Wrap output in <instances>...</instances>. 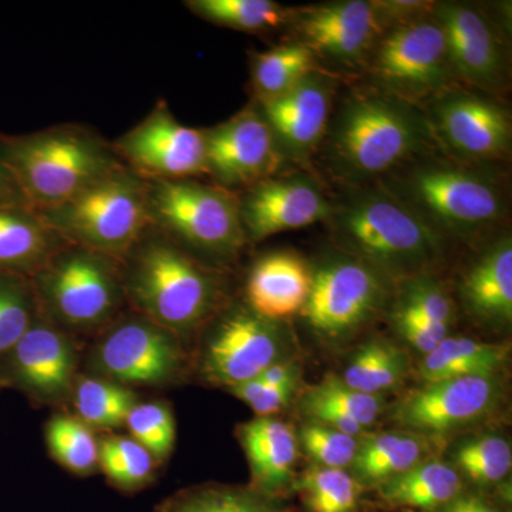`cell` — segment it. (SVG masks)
<instances>
[{
  "label": "cell",
  "mask_w": 512,
  "mask_h": 512,
  "mask_svg": "<svg viewBox=\"0 0 512 512\" xmlns=\"http://www.w3.org/2000/svg\"><path fill=\"white\" fill-rule=\"evenodd\" d=\"M127 308L187 340L221 311V276L150 227L120 259Z\"/></svg>",
  "instance_id": "cell-1"
},
{
  "label": "cell",
  "mask_w": 512,
  "mask_h": 512,
  "mask_svg": "<svg viewBox=\"0 0 512 512\" xmlns=\"http://www.w3.org/2000/svg\"><path fill=\"white\" fill-rule=\"evenodd\" d=\"M326 134L330 163L355 183L392 174L434 143L419 106L379 90L352 94Z\"/></svg>",
  "instance_id": "cell-2"
},
{
  "label": "cell",
  "mask_w": 512,
  "mask_h": 512,
  "mask_svg": "<svg viewBox=\"0 0 512 512\" xmlns=\"http://www.w3.org/2000/svg\"><path fill=\"white\" fill-rule=\"evenodd\" d=\"M0 157L33 210L69 201L123 167L93 128L57 124L26 134H0Z\"/></svg>",
  "instance_id": "cell-3"
},
{
  "label": "cell",
  "mask_w": 512,
  "mask_h": 512,
  "mask_svg": "<svg viewBox=\"0 0 512 512\" xmlns=\"http://www.w3.org/2000/svg\"><path fill=\"white\" fill-rule=\"evenodd\" d=\"M346 254L389 281L430 274L443 258L444 239L402 201L384 190H363L333 207L328 220Z\"/></svg>",
  "instance_id": "cell-4"
},
{
  "label": "cell",
  "mask_w": 512,
  "mask_h": 512,
  "mask_svg": "<svg viewBox=\"0 0 512 512\" xmlns=\"http://www.w3.org/2000/svg\"><path fill=\"white\" fill-rule=\"evenodd\" d=\"M389 175L383 190L416 212L443 239L476 238L503 218L500 185L460 161L414 158Z\"/></svg>",
  "instance_id": "cell-5"
},
{
  "label": "cell",
  "mask_w": 512,
  "mask_h": 512,
  "mask_svg": "<svg viewBox=\"0 0 512 512\" xmlns=\"http://www.w3.org/2000/svg\"><path fill=\"white\" fill-rule=\"evenodd\" d=\"M40 312L73 338L92 339L126 311L119 259L66 244L30 278Z\"/></svg>",
  "instance_id": "cell-6"
},
{
  "label": "cell",
  "mask_w": 512,
  "mask_h": 512,
  "mask_svg": "<svg viewBox=\"0 0 512 512\" xmlns=\"http://www.w3.org/2000/svg\"><path fill=\"white\" fill-rule=\"evenodd\" d=\"M36 212L67 244L119 261L151 227L147 181L124 165L69 201Z\"/></svg>",
  "instance_id": "cell-7"
},
{
  "label": "cell",
  "mask_w": 512,
  "mask_h": 512,
  "mask_svg": "<svg viewBox=\"0 0 512 512\" xmlns=\"http://www.w3.org/2000/svg\"><path fill=\"white\" fill-rule=\"evenodd\" d=\"M151 227L212 264L237 258L248 244L238 194L197 178L147 181Z\"/></svg>",
  "instance_id": "cell-8"
},
{
  "label": "cell",
  "mask_w": 512,
  "mask_h": 512,
  "mask_svg": "<svg viewBox=\"0 0 512 512\" xmlns=\"http://www.w3.org/2000/svg\"><path fill=\"white\" fill-rule=\"evenodd\" d=\"M191 366L183 339L128 308L92 338L82 357L83 373L134 390L173 387Z\"/></svg>",
  "instance_id": "cell-9"
},
{
  "label": "cell",
  "mask_w": 512,
  "mask_h": 512,
  "mask_svg": "<svg viewBox=\"0 0 512 512\" xmlns=\"http://www.w3.org/2000/svg\"><path fill=\"white\" fill-rule=\"evenodd\" d=\"M311 272V291L299 315L309 332L329 348L352 342L389 301L392 281L346 252L328 256Z\"/></svg>",
  "instance_id": "cell-10"
},
{
  "label": "cell",
  "mask_w": 512,
  "mask_h": 512,
  "mask_svg": "<svg viewBox=\"0 0 512 512\" xmlns=\"http://www.w3.org/2000/svg\"><path fill=\"white\" fill-rule=\"evenodd\" d=\"M282 323L262 318L247 303L221 309L205 325L200 353L192 359L195 372L202 382L228 390L295 359L291 333Z\"/></svg>",
  "instance_id": "cell-11"
},
{
  "label": "cell",
  "mask_w": 512,
  "mask_h": 512,
  "mask_svg": "<svg viewBox=\"0 0 512 512\" xmlns=\"http://www.w3.org/2000/svg\"><path fill=\"white\" fill-rule=\"evenodd\" d=\"M379 92L420 106L448 90L446 43L433 16L384 30L366 59Z\"/></svg>",
  "instance_id": "cell-12"
},
{
  "label": "cell",
  "mask_w": 512,
  "mask_h": 512,
  "mask_svg": "<svg viewBox=\"0 0 512 512\" xmlns=\"http://www.w3.org/2000/svg\"><path fill=\"white\" fill-rule=\"evenodd\" d=\"M82 345L39 315L28 332L0 359V390H13L33 407L69 406L82 372Z\"/></svg>",
  "instance_id": "cell-13"
},
{
  "label": "cell",
  "mask_w": 512,
  "mask_h": 512,
  "mask_svg": "<svg viewBox=\"0 0 512 512\" xmlns=\"http://www.w3.org/2000/svg\"><path fill=\"white\" fill-rule=\"evenodd\" d=\"M504 400L500 376H464L421 384L394 404L390 420L427 440L453 436L493 417Z\"/></svg>",
  "instance_id": "cell-14"
},
{
  "label": "cell",
  "mask_w": 512,
  "mask_h": 512,
  "mask_svg": "<svg viewBox=\"0 0 512 512\" xmlns=\"http://www.w3.org/2000/svg\"><path fill=\"white\" fill-rule=\"evenodd\" d=\"M111 146L121 164L148 183L207 175L204 130L181 124L164 100Z\"/></svg>",
  "instance_id": "cell-15"
},
{
  "label": "cell",
  "mask_w": 512,
  "mask_h": 512,
  "mask_svg": "<svg viewBox=\"0 0 512 512\" xmlns=\"http://www.w3.org/2000/svg\"><path fill=\"white\" fill-rule=\"evenodd\" d=\"M427 119L434 143L446 147L460 163H487L510 154V113L484 94L448 89L431 101Z\"/></svg>",
  "instance_id": "cell-16"
},
{
  "label": "cell",
  "mask_w": 512,
  "mask_h": 512,
  "mask_svg": "<svg viewBox=\"0 0 512 512\" xmlns=\"http://www.w3.org/2000/svg\"><path fill=\"white\" fill-rule=\"evenodd\" d=\"M207 175L224 190L239 192L275 177L285 154L258 106H248L204 130Z\"/></svg>",
  "instance_id": "cell-17"
},
{
  "label": "cell",
  "mask_w": 512,
  "mask_h": 512,
  "mask_svg": "<svg viewBox=\"0 0 512 512\" xmlns=\"http://www.w3.org/2000/svg\"><path fill=\"white\" fill-rule=\"evenodd\" d=\"M431 16L443 32L451 79L481 92L504 87L507 59L497 30L473 5L434 3Z\"/></svg>",
  "instance_id": "cell-18"
},
{
  "label": "cell",
  "mask_w": 512,
  "mask_h": 512,
  "mask_svg": "<svg viewBox=\"0 0 512 512\" xmlns=\"http://www.w3.org/2000/svg\"><path fill=\"white\" fill-rule=\"evenodd\" d=\"M292 23L299 42L316 57L357 66L365 64L384 32L372 2L343 0L292 10Z\"/></svg>",
  "instance_id": "cell-19"
},
{
  "label": "cell",
  "mask_w": 512,
  "mask_h": 512,
  "mask_svg": "<svg viewBox=\"0 0 512 512\" xmlns=\"http://www.w3.org/2000/svg\"><path fill=\"white\" fill-rule=\"evenodd\" d=\"M238 201L248 242L328 221L333 210L322 188L302 174L275 175L239 192Z\"/></svg>",
  "instance_id": "cell-20"
},
{
  "label": "cell",
  "mask_w": 512,
  "mask_h": 512,
  "mask_svg": "<svg viewBox=\"0 0 512 512\" xmlns=\"http://www.w3.org/2000/svg\"><path fill=\"white\" fill-rule=\"evenodd\" d=\"M332 97L328 77L313 73L289 92L259 101L258 109L285 157L306 160L322 143L330 124Z\"/></svg>",
  "instance_id": "cell-21"
},
{
  "label": "cell",
  "mask_w": 512,
  "mask_h": 512,
  "mask_svg": "<svg viewBox=\"0 0 512 512\" xmlns=\"http://www.w3.org/2000/svg\"><path fill=\"white\" fill-rule=\"evenodd\" d=\"M235 434L248 460V487L275 501L293 493L299 443L291 424L278 416L255 417L238 424Z\"/></svg>",
  "instance_id": "cell-22"
},
{
  "label": "cell",
  "mask_w": 512,
  "mask_h": 512,
  "mask_svg": "<svg viewBox=\"0 0 512 512\" xmlns=\"http://www.w3.org/2000/svg\"><path fill=\"white\" fill-rule=\"evenodd\" d=\"M312 272L293 252H271L252 265L245 286L247 305L262 318L285 322L299 315L311 291Z\"/></svg>",
  "instance_id": "cell-23"
},
{
  "label": "cell",
  "mask_w": 512,
  "mask_h": 512,
  "mask_svg": "<svg viewBox=\"0 0 512 512\" xmlns=\"http://www.w3.org/2000/svg\"><path fill=\"white\" fill-rule=\"evenodd\" d=\"M463 308L476 322L507 329L512 320V242L501 238L485 249L458 285Z\"/></svg>",
  "instance_id": "cell-24"
},
{
  "label": "cell",
  "mask_w": 512,
  "mask_h": 512,
  "mask_svg": "<svg viewBox=\"0 0 512 512\" xmlns=\"http://www.w3.org/2000/svg\"><path fill=\"white\" fill-rule=\"evenodd\" d=\"M66 244L33 208L0 205V274L32 278Z\"/></svg>",
  "instance_id": "cell-25"
},
{
  "label": "cell",
  "mask_w": 512,
  "mask_h": 512,
  "mask_svg": "<svg viewBox=\"0 0 512 512\" xmlns=\"http://www.w3.org/2000/svg\"><path fill=\"white\" fill-rule=\"evenodd\" d=\"M466 491L453 464L426 458L412 470L376 488L377 498L389 510L437 512Z\"/></svg>",
  "instance_id": "cell-26"
},
{
  "label": "cell",
  "mask_w": 512,
  "mask_h": 512,
  "mask_svg": "<svg viewBox=\"0 0 512 512\" xmlns=\"http://www.w3.org/2000/svg\"><path fill=\"white\" fill-rule=\"evenodd\" d=\"M429 457L427 439L403 430L384 431L360 437L350 473L366 490H376Z\"/></svg>",
  "instance_id": "cell-27"
},
{
  "label": "cell",
  "mask_w": 512,
  "mask_h": 512,
  "mask_svg": "<svg viewBox=\"0 0 512 512\" xmlns=\"http://www.w3.org/2000/svg\"><path fill=\"white\" fill-rule=\"evenodd\" d=\"M510 345L481 342L468 336L441 340L423 356L419 367L421 384L464 376H500L510 362Z\"/></svg>",
  "instance_id": "cell-28"
},
{
  "label": "cell",
  "mask_w": 512,
  "mask_h": 512,
  "mask_svg": "<svg viewBox=\"0 0 512 512\" xmlns=\"http://www.w3.org/2000/svg\"><path fill=\"white\" fill-rule=\"evenodd\" d=\"M138 402L137 390L80 372L69 406L77 419L97 433L123 429L128 414Z\"/></svg>",
  "instance_id": "cell-29"
},
{
  "label": "cell",
  "mask_w": 512,
  "mask_h": 512,
  "mask_svg": "<svg viewBox=\"0 0 512 512\" xmlns=\"http://www.w3.org/2000/svg\"><path fill=\"white\" fill-rule=\"evenodd\" d=\"M410 372L406 352L389 340H367L350 356L342 382L359 392L383 396L399 389Z\"/></svg>",
  "instance_id": "cell-30"
},
{
  "label": "cell",
  "mask_w": 512,
  "mask_h": 512,
  "mask_svg": "<svg viewBox=\"0 0 512 512\" xmlns=\"http://www.w3.org/2000/svg\"><path fill=\"white\" fill-rule=\"evenodd\" d=\"M154 512H289L279 501L256 493L248 485H191L154 507Z\"/></svg>",
  "instance_id": "cell-31"
},
{
  "label": "cell",
  "mask_w": 512,
  "mask_h": 512,
  "mask_svg": "<svg viewBox=\"0 0 512 512\" xmlns=\"http://www.w3.org/2000/svg\"><path fill=\"white\" fill-rule=\"evenodd\" d=\"M249 67L259 103L289 92L306 77L318 73V57L308 47L296 42L252 53Z\"/></svg>",
  "instance_id": "cell-32"
},
{
  "label": "cell",
  "mask_w": 512,
  "mask_h": 512,
  "mask_svg": "<svg viewBox=\"0 0 512 512\" xmlns=\"http://www.w3.org/2000/svg\"><path fill=\"white\" fill-rule=\"evenodd\" d=\"M43 434L47 453L64 470L76 477L100 473V437L72 412L60 410L53 414L46 421Z\"/></svg>",
  "instance_id": "cell-33"
},
{
  "label": "cell",
  "mask_w": 512,
  "mask_h": 512,
  "mask_svg": "<svg viewBox=\"0 0 512 512\" xmlns=\"http://www.w3.org/2000/svg\"><path fill=\"white\" fill-rule=\"evenodd\" d=\"M156 458L130 436L107 433L100 437L99 468L107 483L123 494H137L154 484Z\"/></svg>",
  "instance_id": "cell-34"
},
{
  "label": "cell",
  "mask_w": 512,
  "mask_h": 512,
  "mask_svg": "<svg viewBox=\"0 0 512 512\" xmlns=\"http://www.w3.org/2000/svg\"><path fill=\"white\" fill-rule=\"evenodd\" d=\"M453 461L464 481L481 490L498 487L511 474L510 440L497 433L471 434L454 446Z\"/></svg>",
  "instance_id": "cell-35"
},
{
  "label": "cell",
  "mask_w": 512,
  "mask_h": 512,
  "mask_svg": "<svg viewBox=\"0 0 512 512\" xmlns=\"http://www.w3.org/2000/svg\"><path fill=\"white\" fill-rule=\"evenodd\" d=\"M365 491L350 470L312 464L293 484L306 512H360Z\"/></svg>",
  "instance_id": "cell-36"
},
{
  "label": "cell",
  "mask_w": 512,
  "mask_h": 512,
  "mask_svg": "<svg viewBox=\"0 0 512 512\" xmlns=\"http://www.w3.org/2000/svg\"><path fill=\"white\" fill-rule=\"evenodd\" d=\"M384 407L386 402L383 396L359 392L333 375L308 387L299 400V409L306 420H312L319 414H338L356 421L365 430L379 420Z\"/></svg>",
  "instance_id": "cell-37"
},
{
  "label": "cell",
  "mask_w": 512,
  "mask_h": 512,
  "mask_svg": "<svg viewBox=\"0 0 512 512\" xmlns=\"http://www.w3.org/2000/svg\"><path fill=\"white\" fill-rule=\"evenodd\" d=\"M185 6L207 22L248 33L281 28L291 18V10L272 0H188Z\"/></svg>",
  "instance_id": "cell-38"
},
{
  "label": "cell",
  "mask_w": 512,
  "mask_h": 512,
  "mask_svg": "<svg viewBox=\"0 0 512 512\" xmlns=\"http://www.w3.org/2000/svg\"><path fill=\"white\" fill-rule=\"evenodd\" d=\"M39 303L30 278L0 274V359L35 322Z\"/></svg>",
  "instance_id": "cell-39"
},
{
  "label": "cell",
  "mask_w": 512,
  "mask_h": 512,
  "mask_svg": "<svg viewBox=\"0 0 512 512\" xmlns=\"http://www.w3.org/2000/svg\"><path fill=\"white\" fill-rule=\"evenodd\" d=\"M124 427L131 439L156 458L158 466L173 454L177 443V423L173 407L165 400H140L128 414Z\"/></svg>",
  "instance_id": "cell-40"
},
{
  "label": "cell",
  "mask_w": 512,
  "mask_h": 512,
  "mask_svg": "<svg viewBox=\"0 0 512 512\" xmlns=\"http://www.w3.org/2000/svg\"><path fill=\"white\" fill-rule=\"evenodd\" d=\"M394 306L447 332H450L456 319L450 295L431 274L414 276L404 281L402 292L397 296Z\"/></svg>",
  "instance_id": "cell-41"
},
{
  "label": "cell",
  "mask_w": 512,
  "mask_h": 512,
  "mask_svg": "<svg viewBox=\"0 0 512 512\" xmlns=\"http://www.w3.org/2000/svg\"><path fill=\"white\" fill-rule=\"evenodd\" d=\"M296 434L299 447L311 460L312 466L343 470L352 466L360 437L349 436L316 421H305Z\"/></svg>",
  "instance_id": "cell-42"
},
{
  "label": "cell",
  "mask_w": 512,
  "mask_h": 512,
  "mask_svg": "<svg viewBox=\"0 0 512 512\" xmlns=\"http://www.w3.org/2000/svg\"><path fill=\"white\" fill-rule=\"evenodd\" d=\"M299 386H301V380L281 384V386H268L255 377L247 383L231 387L227 392L247 404L255 417H276L288 409L293 397L299 392Z\"/></svg>",
  "instance_id": "cell-43"
},
{
  "label": "cell",
  "mask_w": 512,
  "mask_h": 512,
  "mask_svg": "<svg viewBox=\"0 0 512 512\" xmlns=\"http://www.w3.org/2000/svg\"><path fill=\"white\" fill-rule=\"evenodd\" d=\"M390 318H392V325L397 335L410 348L417 350L423 356L429 355L431 350L439 346L441 340L446 339L450 335V332H447V330L437 328V326L431 325V323L419 318V316L403 311V309L397 308V306H394L392 313H390Z\"/></svg>",
  "instance_id": "cell-44"
},
{
  "label": "cell",
  "mask_w": 512,
  "mask_h": 512,
  "mask_svg": "<svg viewBox=\"0 0 512 512\" xmlns=\"http://www.w3.org/2000/svg\"><path fill=\"white\" fill-rule=\"evenodd\" d=\"M383 29L406 25L424 16L430 15L434 3L430 2H403V0H387V2H372Z\"/></svg>",
  "instance_id": "cell-45"
},
{
  "label": "cell",
  "mask_w": 512,
  "mask_h": 512,
  "mask_svg": "<svg viewBox=\"0 0 512 512\" xmlns=\"http://www.w3.org/2000/svg\"><path fill=\"white\" fill-rule=\"evenodd\" d=\"M437 512H505L483 494L464 491L453 503Z\"/></svg>",
  "instance_id": "cell-46"
},
{
  "label": "cell",
  "mask_w": 512,
  "mask_h": 512,
  "mask_svg": "<svg viewBox=\"0 0 512 512\" xmlns=\"http://www.w3.org/2000/svg\"><path fill=\"white\" fill-rule=\"evenodd\" d=\"M0 205H25V207H30L28 201L20 192L15 178L12 177L8 167L3 163L2 157H0Z\"/></svg>",
  "instance_id": "cell-47"
}]
</instances>
